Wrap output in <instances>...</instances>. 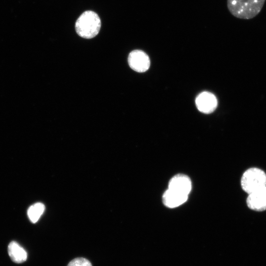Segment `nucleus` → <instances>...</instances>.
<instances>
[{"label": "nucleus", "mask_w": 266, "mask_h": 266, "mask_svg": "<svg viewBox=\"0 0 266 266\" xmlns=\"http://www.w3.org/2000/svg\"><path fill=\"white\" fill-rule=\"evenodd\" d=\"M266 0H227L230 12L235 17L250 19L261 11Z\"/></svg>", "instance_id": "nucleus-1"}, {"label": "nucleus", "mask_w": 266, "mask_h": 266, "mask_svg": "<svg viewBox=\"0 0 266 266\" xmlns=\"http://www.w3.org/2000/svg\"><path fill=\"white\" fill-rule=\"evenodd\" d=\"M101 21L95 12L88 10L84 12L76 21L75 28L77 33L81 37L90 39L99 33Z\"/></svg>", "instance_id": "nucleus-2"}, {"label": "nucleus", "mask_w": 266, "mask_h": 266, "mask_svg": "<svg viewBox=\"0 0 266 266\" xmlns=\"http://www.w3.org/2000/svg\"><path fill=\"white\" fill-rule=\"evenodd\" d=\"M241 185L242 189L249 194L266 186V174L258 168H249L242 176Z\"/></svg>", "instance_id": "nucleus-3"}, {"label": "nucleus", "mask_w": 266, "mask_h": 266, "mask_svg": "<svg viewBox=\"0 0 266 266\" xmlns=\"http://www.w3.org/2000/svg\"><path fill=\"white\" fill-rule=\"evenodd\" d=\"M128 61L130 67L138 72L147 71L150 66L149 56L140 50L132 51L129 55Z\"/></svg>", "instance_id": "nucleus-4"}, {"label": "nucleus", "mask_w": 266, "mask_h": 266, "mask_svg": "<svg viewBox=\"0 0 266 266\" xmlns=\"http://www.w3.org/2000/svg\"><path fill=\"white\" fill-rule=\"evenodd\" d=\"M196 104L198 110L202 113L209 114L213 112L217 106V100L213 94L203 92L196 99Z\"/></svg>", "instance_id": "nucleus-5"}, {"label": "nucleus", "mask_w": 266, "mask_h": 266, "mask_svg": "<svg viewBox=\"0 0 266 266\" xmlns=\"http://www.w3.org/2000/svg\"><path fill=\"white\" fill-rule=\"evenodd\" d=\"M168 189L175 192L188 196L192 189L191 181L190 178L186 175L177 174L170 180Z\"/></svg>", "instance_id": "nucleus-6"}, {"label": "nucleus", "mask_w": 266, "mask_h": 266, "mask_svg": "<svg viewBox=\"0 0 266 266\" xmlns=\"http://www.w3.org/2000/svg\"><path fill=\"white\" fill-rule=\"evenodd\" d=\"M246 203L248 207L253 210H266V186L249 194Z\"/></svg>", "instance_id": "nucleus-7"}, {"label": "nucleus", "mask_w": 266, "mask_h": 266, "mask_svg": "<svg viewBox=\"0 0 266 266\" xmlns=\"http://www.w3.org/2000/svg\"><path fill=\"white\" fill-rule=\"evenodd\" d=\"M188 196L180 194L167 189L163 194L162 200L164 204L169 208H175L185 203Z\"/></svg>", "instance_id": "nucleus-8"}, {"label": "nucleus", "mask_w": 266, "mask_h": 266, "mask_svg": "<svg viewBox=\"0 0 266 266\" xmlns=\"http://www.w3.org/2000/svg\"><path fill=\"white\" fill-rule=\"evenodd\" d=\"M7 251L11 261L16 264L23 263L27 260V251L15 241H11L9 243Z\"/></svg>", "instance_id": "nucleus-9"}, {"label": "nucleus", "mask_w": 266, "mask_h": 266, "mask_svg": "<svg viewBox=\"0 0 266 266\" xmlns=\"http://www.w3.org/2000/svg\"><path fill=\"white\" fill-rule=\"evenodd\" d=\"M44 210V205L40 202H37L30 206L28 210L27 214L31 222L33 223L37 222Z\"/></svg>", "instance_id": "nucleus-10"}, {"label": "nucleus", "mask_w": 266, "mask_h": 266, "mask_svg": "<svg viewBox=\"0 0 266 266\" xmlns=\"http://www.w3.org/2000/svg\"><path fill=\"white\" fill-rule=\"evenodd\" d=\"M67 266H92V265L88 260L80 257L72 260Z\"/></svg>", "instance_id": "nucleus-11"}]
</instances>
